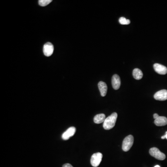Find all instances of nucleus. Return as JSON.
<instances>
[{"instance_id":"2eb2a0df","label":"nucleus","mask_w":167,"mask_h":167,"mask_svg":"<svg viewBox=\"0 0 167 167\" xmlns=\"http://www.w3.org/2000/svg\"><path fill=\"white\" fill-rule=\"evenodd\" d=\"M52 1V0H39V4L42 7H45L50 4Z\"/></svg>"},{"instance_id":"9d476101","label":"nucleus","mask_w":167,"mask_h":167,"mask_svg":"<svg viewBox=\"0 0 167 167\" xmlns=\"http://www.w3.org/2000/svg\"><path fill=\"white\" fill-rule=\"evenodd\" d=\"M98 87L100 91L101 96L102 97L106 96L107 92V86L106 84L103 81H100L98 84Z\"/></svg>"},{"instance_id":"423d86ee","label":"nucleus","mask_w":167,"mask_h":167,"mask_svg":"<svg viewBox=\"0 0 167 167\" xmlns=\"http://www.w3.org/2000/svg\"><path fill=\"white\" fill-rule=\"evenodd\" d=\"M154 99L159 101H165L167 100V90H161L155 93L154 96Z\"/></svg>"},{"instance_id":"39448f33","label":"nucleus","mask_w":167,"mask_h":167,"mask_svg":"<svg viewBox=\"0 0 167 167\" xmlns=\"http://www.w3.org/2000/svg\"><path fill=\"white\" fill-rule=\"evenodd\" d=\"M54 51V47L53 45L50 42H47L44 45L43 52L45 55L47 57H49L53 54Z\"/></svg>"},{"instance_id":"20e7f679","label":"nucleus","mask_w":167,"mask_h":167,"mask_svg":"<svg viewBox=\"0 0 167 167\" xmlns=\"http://www.w3.org/2000/svg\"><path fill=\"white\" fill-rule=\"evenodd\" d=\"M103 158V155L101 153L98 152L92 155L91 157V165L93 167H97L99 166Z\"/></svg>"},{"instance_id":"7ed1b4c3","label":"nucleus","mask_w":167,"mask_h":167,"mask_svg":"<svg viewBox=\"0 0 167 167\" xmlns=\"http://www.w3.org/2000/svg\"><path fill=\"white\" fill-rule=\"evenodd\" d=\"M149 153L152 157H155L159 160L163 161L166 158V156L164 154L161 152L159 149L156 147L151 148L150 150Z\"/></svg>"},{"instance_id":"f03ea898","label":"nucleus","mask_w":167,"mask_h":167,"mask_svg":"<svg viewBox=\"0 0 167 167\" xmlns=\"http://www.w3.org/2000/svg\"><path fill=\"white\" fill-rule=\"evenodd\" d=\"M134 143V137L132 135H129L124 139L122 144V149L124 151L127 152L130 150Z\"/></svg>"},{"instance_id":"f8f14e48","label":"nucleus","mask_w":167,"mask_h":167,"mask_svg":"<svg viewBox=\"0 0 167 167\" xmlns=\"http://www.w3.org/2000/svg\"><path fill=\"white\" fill-rule=\"evenodd\" d=\"M106 119V115L104 114H99L95 116L94 122L97 124H101L103 123Z\"/></svg>"},{"instance_id":"aec40b11","label":"nucleus","mask_w":167,"mask_h":167,"mask_svg":"<svg viewBox=\"0 0 167 167\" xmlns=\"http://www.w3.org/2000/svg\"><path fill=\"white\" fill-rule=\"evenodd\" d=\"M154 167H160V166H159V165H156V166H155Z\"/></svg>"},{"instance_id":"4468645a","label":"nucleus","mask_w":167,"mask_h":167,"mask_svg":"<svg viewBox=\"0 0 167 167\" xmlns=\"http://www.w3.org/2000/svg\"><path fill=\"white\" fill-rule=\"evenodd\" d=\"M119 22L122 25H129L130 24L131 21L130 20L126 19L125 17H121L119 19Z\"/></svg>"},{"instance_id":"dca6fc26","label":"nucleus","mask_w":167,"mask_h":167,"mask_svg":"<svg viewBox=\"0 0 167 167\" xmlns=\"http://www.w3.org/2000/svg\"><path fill=\"white\" fill-rule=\"evenodd\" d=\"M62 167H73L71 164H66L63 165Z\"/></svg>"},{"instance_id":"6e6552de","label":"nucleus","mask_w":167,"mask_h":167,"mask_svg":"<svg viewBox=\"0 0 167 167\" xmlns=\"http://www.w3.org/2000/svg\"><path fill=\"white\" fill-rule=\"evenodd\" d=\"M154 69L158 74L161 75H165L167 73V68L163 65L158 63L154 65Z\"/></svg>"},{"instance_id":"1a4fd4ad","label":"nucleus","mask_w":167,"mask_h":167,"mask_svg":"<svg viewBox=\"0 0 167 167\" xmlns=\"http://www.w3.org/2000/svg\"><path fill=\"white\" fill-rule=\"evenodd\" d=\"M111 83L114 89L118 90L121 85V80L119 76L117 74H114L112 77Z\"/></svg>"},{"instance_id":"9b49d317","label":"nucleus","mask_w":167,"mask_h":167,"mask_svg":"<svg viewBox=\"0 0 167 167\" xmlns=\"http://www.w3.org/2000/svg\"><path fill=\"white\" fill-rule=\"evenodd\" d=\"M155 124L157 126H163L167 124V118L165 117L159 116L158 118L155 120Z\"/></svg>"},{"instance_id":"f3484780","label":"nucleus","mask_w":167,"mask_h":167,"mask_svg":"<svg viewBox=\"0 0 167 167\" xmlns=\"http://www.w3.org/2000/svg\"><path fill=\"white\" fill-rule=\"evenodd\" d=\"M159 117V115H158V114H157L155 113L154 114L153 117L155 119V120L156 119H157V118H158V117Z\"/></svg>"},{"instance_id":"a211bd4d","label":"nucleus","mask_w":167,"mask_h":167,"mask_svg":"<svg viewBox=\"0 0 167 167\" xmlns=\"http://www.w3.org/2000/svg\"><path fill=\"white\" fill-rule=\"evenodd\" d=\"M161 138L163 139H164L166 138V137H165V136L164 135L163 136H161Z\"/></svg>"},{"instance_id":"ddd939ff","label":"nucleus","mask_w":167,"mask_h":167,"mask_svg":"<svg viewBox=\"0 0 167 167\" xmlns=\"http://www.w3.org/2000/svg\"><path fill=\"white\" fill-rule=\"evenodd\" d=\"M133 77L136 80H140L143 77V73L141 70L138 68H135L133 71Z\"/></svg>"},{"instance_id":"f257e3e1","label":"nucleus","mask_w":167,"mask_h":167,"mask_svg":"<svg viewBox=\"0 0 167 167\" xmlns=\"http://www.w3.org/2000/svg\"><path fill=\"white\" fill-rule=\"evenodd\" d=\"M117 118V114L116 112L113 113L109 116L103 122V127L106 130H109L115 126Z\"/></svg>"},{"instance_id":"0eeeda50","label":"nucleus","mask_w":167,"mask_h":167,"mask_svg":"<svg viewBox=\"0 0 167 167\" xmlns=\"http://www.w3.org/2000/svg\"><path fill=\"white\" fill-rule=\"evenodd\" d=\"M76 128L74 127H71L68 128L62 135V138L64 140H67L71 136H73L76 132Z\"/></svg>"},{"instance_id":"6ab92c4d","label":"nucleus","mask_w":167,"mask_h":167,"mask_svg":"<svg viewBox=\"0 0 167 167\" xmlns=\"http://www.w3.org/2000/svg\"><path fill=\"white\" fill-rule=\"evenodd\" d=\"M165 137H166V139L167 140V131H166V133H165Z\"/></svg>"}]
</instances>
